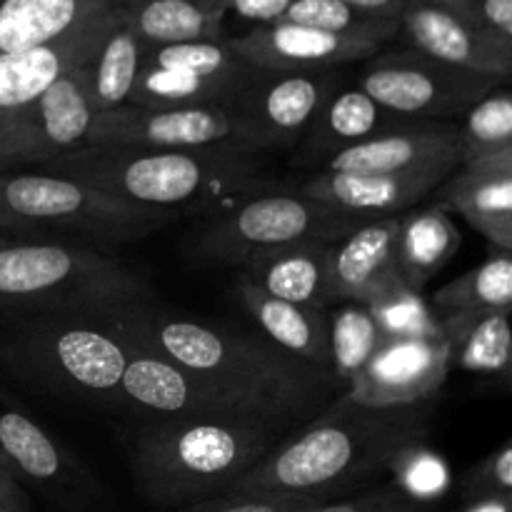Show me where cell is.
I'll return each instance as SVG.
<instances>
[{"mask_svg": "<svg viewBox=\"0 0 512 512\" xmlns=\"http://www.w3.org/2000/svg\"><path fill=\"white\" fill-rule=\"evenodd\" d=\"M83 320L198 375L250 420L275 430L313 420L343 393L333 375L265 338L168 313L153 303L125 305Z\"/></svg>", "mask_w": 512, "mask_h": 512, "instance_id": "cell-1", "label": "cell"}, {"mask_svg": "<svg viewBox=\"0 0 512 512\" xmlns=\"http://www.w3.org/2000/svg\"><path fill=\"white\" fill-rule=\"evenodd\" d=\"M433 400L410 408H363L343 395L303 430L280 440L248 475L223 495H298L335 500L388 470L403 448L425 443Z\"/></svg>", "mask_w": 512, "mask_h": 512, "instance_id": "cell-2", "label": "cell"}, {"mask_svg": "<svg viewBox=\"0 0 512 512\" xmlns=\"http://www.w3.org/2000/svg\"><path fill=\"white\" fill-rule=\"evenodd\" d=\"M40 170L75 178L128 203L170 215L220 213L275 185L265 180L260 153L240 148L143 150L83 145Z\"/></svg>", "mask_w": 512, "mask_h": 512, "instance_id": "cell-3", "label": "cell"}, {"mask_svg": "<svg viewBox=\"0 0 512 512\" xmlns=\"http://www.w3.org/2000/svg\"><path fill=\"white\" fill-rule=\"evenodd\" d=\"M278 443L280 430L253 420H150L130 465L150 503L190 508L220 498Z\"/></svg>", "mask_w": 512, "mask_h": 512, "instance_id": "cell-4", "label": "cell"}, {"mask_svg": "<svg viewBox=\"0 0 512 512\" xmlns=\"http://www.w3.org/2000/svg\"><path fill=\"white\" fill-rule=\"evenodd\" d=\"M153 300L150 280L105 250L0 235V313L93 318Z\"/></svg>", "mask_w": 512, "mask_h": 512, "instance_id": "cell-5", "label": "cell"}, {"mask_svg": "<svg viewBox=\"0 0 512 512\" xmlns=\"http://www.w3.org/2000/svg\"><path fill=\"white\" fill-rule=\"evenodd\" d=\"M173 218L65 175L0 173V235L10 238L65 240L105 250L145 238Z\"/></svg>", "mask_w": 512, "mask_h": 512, "instance_id": "cell-6", "label": "cell"}, {"mask_svg": "<svg viewBox=\"0 0 512 512\" xmlns=\"http://www.w3.org/2000/svg\"><path fill=\"white\" fill-rule=\"evenodd\" d=\"M130 343L93 320L15 315L0 335V363L35 388L123 408Z\"/></svg>", "mask_w": 512, "mask_h": 512, "instance_id": "cell-7", "label": "cell"}, {"mask_svg": "<svg viewBox=\"0 0 512 512\" xmlns=\"http://www.w3.org/2000/svg\"><path fill=\"white\" fill-rule=\"evenodd\" d=\"M365 215L348 213L308 198L300 190L273 185L228 205L210 220L193 243V255L208 265L240 268L273 250L298 243H338L365 225Z\"/></svg>", "mask_w": 512, "mask_h": 512, "instance_id": "cell-8", "label": "cell"}, {"mask_svg": "<svg viewBox=\"0 0 512 512\" xmlns=\"http://www.w3.org/2000/svg\"><path fill=\"white\" fill-rule=\"evenodd\" d=\"M363 63L355 85L380 108L403 120L463 118L478 100L505 85L488 75L438 63L413 48L380 50Z\"/></svg>", "mask_w": 512, "mask_h": 512, "instance_id": "cell-9", "label": "cell"}, {"mask_svg": "<svg viewBox=\"0 0 512 512\" xmlns=\"http://www.w3.org/2000/svg\"><path fill=\"white\" fill-rule=\"evenodd\" d=\"M258 68L220 43L163 45L145 50L125 105L138 108H210L230 105Z\"/></svg>", "mask_w": 512, "mask_h": 512, "instance_id": "cell-10", "label": "cell"}, {"mask_svg": "<svg viewBox=\"0 0 512 512\" xmlns=\"http://www.w3.org/2000/svg\"><path fill=\"white\" fill-rule=\"evenodd\" d=\"M95 118L88 60L65 70L0 125V173L40 170L83 148Z\"/></svg>", "mask_w": 512, "mask_h": 512, "instance_id": "cell-11", "label": "cell"}, {"mask_svg": "<svg viewBox=\"0 0 512 512\" xmlns=\"http://www.w3.org/2000/svg\"><path fill=\"white\" fill-rule=\"evenodd\" d=\"M345 73L333 70H258L243 93L228 105L238 138L248 153L290 148L305 135Z\"/></svg>", "mask_w": 512, "mask_h": 512, "instance_id": "cell-12", "label": "cell"}, {"mask_svg": "<svg viewBox=\"0 0 512 512\" xmlns=\"http://www.w3.org/2000/svg\"><path fill=\"white\" fill-rule=\"evenodd\" d=\"M0 453L20 485L58 508L78 512L98 498V483L85 465L5 393H0Z\"/></svg>", "mask_w": 512, "mask_h": 512, "instance_id": "cell-13", "label": "cell"}, {"mask_svg": "<svg viewBox=\"0 0 512 512\" xmlns=\"http://www.w3.org/2000/svg\"><path fill=\"white\" fill-rule=\"evenodd\" d=\"M103 148L205 150L240 148L238 125L228 105L210 108H120L95 113L88 143Z\"/></svg>", "mask_w": 512, "mask_h": 512, "instance_id": "cell-14", "label": "cell"}, {"mask_svg": "<svg viewBox=\"0 0 512 512\" xmlns=\"http://www.w3.org/2000/svg\"><path fill=\"white\" fill-rule=\"evenodd\" d=\"M448 373L450 353L443 333L385 340L340 395L363 408H410L433 400Z\"/></svg>", "mask_w": 512, "mask_h": 512, "instance_id": "cell-15", "label": "cell"}, {"mask_svg": "<svg viewBox=\"0 0 512 512\" xmlns=\"http://www.w3.org/2000/svg\"><path fill=\"white\" fill-rule=\"evenodd\" d=\"M120 390L123 410L153 420H250L198 375L133 343Z\"/></svg>", "mask_w": 512, "mask_h": 512, "instance_id": "cell-16", "label": "cell"}, {"mask_svg": "<svg viewBox=\"0 0 512 512\" xmlns=\"http://www.w3.org/2000/svg\"><path fill=\"white\" fill-rule=\"evenodd\" d=\"M460 168V128L455 120H403L328 160L335 173H440Z\"/></svg>", "mask_w": 512, "mask_h": 512, "instance_id": "cell-17", "label": "cell"}, {"mask_svg": "<svg viewBox=\"0 0 512 512\" xmlns=\"http://www.w3.org/2000/svg\"><path fill=\"white\" fill-rule=\"evenodd\" d=\"M398 35L405 40V48L418 50L438 63L503 83L512 78V45L450 10L410 0L400 15Z\"/></svg>", "mask_w": 512, "mask_h": 512, "instance_id": "cell-18", "label": "cell"}, {"mask_svg": "<svg viewBox=\"0 0 512 512\" xmlns=\"http://www.w3.org/2000/svg\"><path fill=\"white\" fill-rule=\"evenodd\" d=\"M400 215L375 218L340 238L330 253L333 305L358 303L373 308L380 300L408 290L398 268Z\"/></svg>", "mask_w": 512, "mask_h": 512, "instance_id": "cell-19", "label": "cell"}, {"mask_svg": "<svg viewBox=\"0 0 512 512\" xmlns=\"http://www.w3.org/2000/svg\"><path fill=\"white\" fill-rule=\"evenodd\" d=\"M118 18V0H105L100 8L58 40L15 55H0V125L20 105L38 98L55 78L93 58L105 33Z\"/></svg>", "mask_w": 512, "mask_h": 512, "instance_id": "cell-20", "label": "cell"}, {"mask_svg": "<svg viewBox=\"0 0 512 512\" xmlns=\"http://www.w3.org/2000/svg\"><path fill=\"white\" fill-rule=\"evenodd\" d=\"M230 50L258 70H333L363 63L385 45L293 23H270L228 38Z\"/></svg>", "mask_w": 512, "mask_h": 512, "instance_id": "cell-21", "label": "cell"}, {"mask_svg": "<svg viewBox=\"0 0 512 512\" xmlns=\"http://www.w3.org/2000/svg\"><path fill=\"white\" fill-rule=\"evenodd\" d=\"M435 195V205L463 215L495 250L512 253V150L460 165Z\"/></svg>", "mask_w": 512, "mask_h": 512, "instance_id": "cell-22", "label": "cell"}, {"mask_svg": "<svg viewBox=\"0 0 512 512\" xmlns=\"http://www.w3.org/2000/svg\"><path fill=\"white\" fill-rule=\"evenodd\" d=\"M450 175L440 173H405V175H380V173H335V170H318L313 178L300 185V193L308 198L328 203L333 208L348 213L365 215V218H388L403 215L433 195Z\"/></svg>", "mask_w": 512, "mask_h": 512, "instance_id": "cell-23", "label": "cell"}, {"mask_svg": "<svg viewBox=\"0 0 512 512\" xmlns=\"http://www.w3.org/2000/svg\"><path fill=\"white\" fill-rule=\"evenodd\" d=\"M235 295L250 318L263 330V338L283 353L333 375V355H330V320L328 310L303 308L273 298L245 275L235 280ZM335 378V375H333ZM338 380V378H335Z\"/></svg>", "mask_w": 512, "mask_h": 512, "instance_id": "cell-24", "label": "cell"}, {"mask_svg": "<svg viewBox=\"0 0 512 512\" xmlns=\"http://www.w3.org/2000/svg\"><path fill=\"white\" fill-rule=\"evenodd\" d=\"M398 123H403V118H395L380 108L358 85H343L320 108L303 138L298 140L295 163L303 168L320 165L323 170L330 158Z\"/></svg>", "mask_w": 512, "mask_h": 512, "instance_id": "cell-25", "label": "cell"}, {"mask_svg": "<svg viewBox=\"0 0 512 512\" xmlns=\"http://www.w3.org/2000/svg\"><path fill=\"white\" fill-rule=\"evenodd\" d=\"M333 245L335 243H328V240H313V243L273 250L245 265L240 275L285 303L328 310L333 305V298H330Z\"/></svg>", "mask_w": 512, "mask_h": 512, "instance_id": "cell-26", "label": "cell"}, {"mask_svg": "<svg viewBox=\"0 0 512 512\" xmlns=\"http://www.w3.org/2000/svg\"><path fill=\"white\" fill-rule=\"evenodd\" d=\"M125 23L145 48L185 43H220L225 35L218 0H118Z\"/></svg>", "mask_w": 512, "mask_h": 512, "instance_id": "cell-27", "label": "cell"}, {"mask_svg": "<svg viewBox=\"0 0 512 512\" xmlns=\"http://www.w3.org/2000/svg\"><path fill=\"white\" fill-rule=\"evenodd\" d=\"M440 333L448 343L450 368L508 378L512 360L510 310H475L443 315Z\"/></svg>", "mask_w": 512, "mask_h": 512, "instance_id": "cell-28", "label": "cell"}, {"mask_svg": "<svg viewBox=\"0 0 512 512\" xmlns=\"http://www.w3.org/2000/svg\"><path fill=\"white\" fill-rule=\"evenodd\" d=\"M460 245V233L440 205L400 215L398 268L410 290H423L448 265Z\"/></svg>", "mask_w": 512, "mask_h": 512, "instance_id": "cell-29", "label": "cell"}, {"mask_svg": "<svg viewBox=\"0 0 512 512\" xmlns=\"http://www.w3.org/2000/svg\"><path fill=\"white\" fill-rule=\"evenodd\" d=\"M105 0H0V55L40 48L88 18Z\"/></svg>", "mask_w": 512, "mask_h": 512, "instance_id": "cell-30", "label": "cell"}, {"mask_svg": "<svg viewBox=\"0 0 512 512\" xmlns=\"http://www.w3.org/2000/svg\"><path fill=\"white\" fill-rule=\"evenodd\" d=\"M145 50L148 48L140 43L133 28L125 23L118 5V18L110 25L93 58L88 60L90 95H93L95 113H105V110L128 103V95L133 90L135 78H138L140 65H143Z\"/></svg>", "mask_w": 512, "mask_h": 512, "instance_id": "cell-31", "label": "cell"}, {"mask_svg": "<svg viewBox=\"0 0 512 512\" xmlns=\"http://www.w3.org/2000/svg\"><path fill=\"white\" fill-rule=\"evenodd\" d=\"M435 308L443 315L475 310H510L512 255L495 250L485 263L435 290Z\"/></svg>", "mask_w": 512, "mask_h": 512, "instance_id": "cell-32", "label": "cell"}, {"mask_svg": "<svg viewBox=\"0 0 512 512\" xmlns=\"http://www.w3.org/2000/svg\"><path fill=\"white\" fill-rule=\"evenodd\" d=\"M328 320L333 375L345 393L348 380L378 353L380 345L385 343V335L370 308L358 303H340L333 313H328Z\"/></svg>", "mask_w": 512, "mask_h": 512, "instance_id": "cell-33", "label": "cell"}, {"mask_svg": "<svg viewBox=\"0 0 512 512\" xmlns=\"http://www.w3.org/2000/svg\"><path fill=\"white\" fill-rule=\"evenodd\" d=\"M460 128V165L512 150V95L505 85L495 88L463 115Z\"/></svg>", "mask_w": 512, "mask_h": 512, "instance_id": "cell-34", "label": "cell"}, {"mask_svg": "<svg viewBox=\"0 0 512 512\" xmlns=\"http://www.w3.org/2000/svg\"><path fill=\"white\" fill-rule=\"evenodd\" d=\"M280 23L305 25V28L345 35V38L373 40L378 45H388L390 40L398 38L400 25L395 20L363 13L343 0H295Z\"/></svg>", "mask_w": 512, "mask_h": 512, "instance_id": "cell-35", "label": "cell"}, {"mask_svg": "<svg viewBox=\"0 0 512 512\" xmlns=\"http://www.w3.org/2000/svg\"><path fill=\"white\" fill-rule=\"evenodd\" d=\"M388 473H393V485L410 500L423 505H433L450 490L453 475L443 455L430 450L425 443L408 445L400 450L388 465Z\"/></svg>", "mask_w": 512, "mask_h": 512, "instance_id": "cell-36", "label": "cell"}, {"mask_svg": "<svg viewBox=\"0 0 512 512\" xmlns=\"http://www.w3.org/2000/svg\"><path fill=\"white\" fill-rule=\"evenodd\" d=\"M373 318L378 320L385 340L398 338H430L440 335V320L435 318L433 310L425 305L418 290H400L390 298L380 300L370 308Z\"/></svg>", "mask_w": 512, "mask_h": 512, "instance_id": "cell-37", "label": "cell"}, {"mask_svg": "<svg viewBox=\"0 0 512 512\" xmlns=\"http://www.w3.org/2000/svg\"><path fill=\"white\" fill-rule=\"evenodd\" d=\"M460 493L465 503L478 498H512V445L503 443L468 470Z\"/></svg>", "mask_w": 512, "mask_h": 512, "instance_id": "cell-38", "label": "cell"}, {"mask_svg": "<svg viewBox=\"0 0 512 512\" xmlns=\"http://www.w3.org/2000/svg\"><path fill=\"white\" fill-rule=\"evenodd\" d=\"M323 503L328 500L298 498V495H220V498L190 505L183 512H310Z\"/></svg>", "mask_w": 512, "mask_h": 512, "instance_id": "cell-39", "label": "cell"}, {"mask_svg": "<svg viewBox=\"0 0 512 512\" xmlns=\"http://www.w3.org/2000/svg\"><path fill=\"white\" fill-rule=\"evenodd\" d=\"M310 512H433V505L415 503L388 483L343 500H328Z\"/></svg>", "mask_w": 512, "mask_h": 512, "instance_id": "cell-40", "label": "cell"}, {"mask_svg": "<svg viewBox=\"0 0 512 512\" xmlns=\"http://www.w3.org/2000/svg\"><path fill=\"white\" fill-rule=\"evenodd\" d=\"M468 18L498 40L512 45V0H470Z\"/></svg>", "mask_w": 512, "mask_h": 512, "instance_id": "cell-41", "label": "cell"}, {"mask_svg": "<svg viewBox=\"0 0 512 512\" xmlns=\"http://www.w3.org/2000/svg\"><path fill=\"white\" fill-rule=\"evenodd\" d=\"M293 3L295 0H218L225 15L233 13L235 18L253 23V28L280 23Z\"/></svg>", "mask_w": 512, "mask_h": 512, "instance_id": "cell-42", "label": "cell"}, {"mask_svg": "<svg viewBox=\"0 0 512 512\" xmlns=\"http://www.w3.org/2000/svg\"><path fill=\"white\" fill-rule=\"evenodd\" d=\"M343 3L353 5V8L363 10V13L375 15V18H385V20H395L400 23V15L403 10L408 8L410 0H343Z\"/></svg>", "mask_w": 512, "mask_h": 512, "instance_id": "cell-43", "label": "cell"}, {"mask_svg": "<svg viewBox=\"0 0 512 512\" xmlns=\"http://www.w3.org/2000/svg\"><path fill=\"white\" fill-rule=\"evenodd\" d=\"M20 495H25V488L15 480L13 470H10L3 453H0V510L8 508V505L13 503V500H18Z\"/></svg>", "mask_w": 512, "mask_h": 512, "instance_id": "cell-44", "label": "cell"}, {"mask_svg": "<svg viewBox=\"0 0 512 512\" xmlns=\"http://www.w3.org/2000/svg\"><path fill=\"white\" fill-rule=\"evenodd\" d=\"M512 498H478L468 500L463 512H510Z\"/></svg>", "mask_w": 512, "mask_h": 512, "instance_id": "cell-45", "label": "cell"}, {"mask_svg": "<svg viewBox=\"0 0 512 512\" xmlns=\"http://www.w3.org/2000/svg\"><path fill=\"white\" fill-rule=\"evenodd\" d=\"M420 3H428V5H433V8H443V10H450V13L468 18L470 0H420Z\"/></svg>", "mask_w": 512, "mask_h": 512, "instance_id": "cell-46", "label": "cell"}, {"mask_svg": "<svg viewBox=\"0 0 512 512\" xmlns=\"http://www.w3.org/2000/svg\"><path fill=\"white\" fill-rule=\"evenodd\" d=\"M0 512H30V503H28V495H20L18 500H13V503L8 505V508H3Z\"/></svg>", "mask_w": 512, "mask_h": 512, "instance_id": "cell-47", "label": "cell"}]
</instances>
